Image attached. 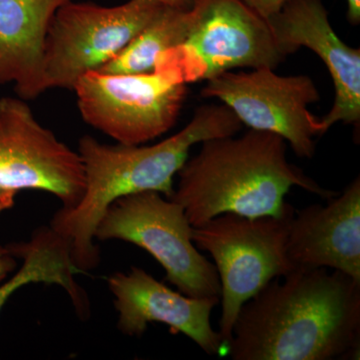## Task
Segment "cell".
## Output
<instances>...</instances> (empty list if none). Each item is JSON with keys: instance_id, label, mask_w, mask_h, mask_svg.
<instances>
[{"instance_id": "obj_7", "label": "cell", "mask_w": 360, "mask_h": 360, "mask_svg": "<svg viewBox=\"0 0 360 360\" xmlns=\"http://www.w3.org/2000/svg\"><path fill=\"white\" fill-rule=\"evenodd\" d=\"M165 7L156 0L116 6L70 0L59 7L45 40L47 89L73 90L80 77L110 63Z\"/></svg>"}, {"instance_id": "obj_15", "label": "cell", "mask_w": 360, "mask_h": 360, "mask_svg": "<svg viewBox=\"0 0 360 360\" xmlns=\"http://www.w3.org/2000/svg\"><path fill=\"white\" fill-rule=\"evenodd\" d=\"M22 259L20 270L0 284V312L16 290L30 283L56 284L66 290L78 314L89 311V302L75 281L82 270L73 264L70 246L53 229H40L28 243L7 245Z\"/></svg>"}, {"instance_id": "obj_11", "label": "cell", "mask_w": 360, "mask_h": 360, "mask_svg": "<svg viewBox=\"0 0 360 360\" xmlns=\"http://www.w3.org/2000/svg\"><path fill=\"white\" fill-rule=\"evenodd\" d=\"M281 51L286 56L307 47L319 56L335 84L330 110L319 118L323 135L338 122H360V51L340 39L328 20L322 0H290L267 20Z\"/></svg>"}, {"instance_id": "obj_16", "label": "cell", "mask_w": 360, "mask_h": 360, "mask_svg": "<svg viewBox=\"0 0 360 360\" xmlns=\"http://www.w3.org/2000/svg\"><path fill=\"white\" fill-rule=\"evenodd\" d=\"M189 23V11L165 6L115 58L97 71L110 75L153 72L158 56L186 39Z\"/></svg>"}, {"instance_id": "obj_13", "label": "cell", "mask_w": 360, "mask_h": 360, "mask_svg": "<svg viewBox=\"0 0 360 360\" xmlns=\"http://www.w3.org/2000/svg\"><path fill=\"white\" fill-rule=\"evenodd\" d=\"M328 205L295 212L286 253L293 269H333L360 281V179Z\"/></svg>"}, {"instance_id": "obj_9", "label": "cell", "mask_w": 360, "mask_h": 360, "mask_svg": "<svg viewBox=\"0 0 360 360\" xmlns=\"http://www.w3.org/2000/svg\"><path fill=\"white\" fill-rule=\"evenodd\" d=\"M201 96L219 99L250 129L283 137L297 158L314 155V139L321 136V127L309 105L321 96L307 75L283 77L269 68L226 71L206 80Z\"/></svg>"}, {"instance_id": "obj_4", "label": "cell", "mask_w": 360, "mask_h": 360, "mask_svg": "<svg viewBox=\"0 0 360 360\" xmlns=\"http://www.w3.org/2000/svg\"><path fill=\"white\" fill-rule=\"evenodd\" d=\"M186 39L162 52L155 72L174 84L208 80L236 68L277 66L288 58L269 21L243 0H193Z\"/></svg>"}, {"instance_id": "obj_2", "label": "cell", "mask_w": 360, "mask_h": 360, "mask_svg": "<svg viewBox=\"0 0 360 360\" xmlns=\"http://www.w3.org/2000/svg\"><path fill=\"white\" fill-rule=\"evenodd\" d=\"M243 125L224 104H205L180 131L153 146H110L89 135L82 136L77 153L84 167V194L77 205L60 208L51 224L68 243L73 264L82 271L96 266L97 224L116 200L143 191H158L169 200L175 174L188 160L191 148L208 139L236 135Z\"/></svg>"}, {"instance_id": "obj_10", "label": "cell", "mask_w": 360, "mask_h": 360, "mask_svg": "<svg viewBox=\"0 0 360 360\" xmlns=\"http://www.w3.org/2000/svg\"><path fill=\"white\" fill-rule=\"evenodd\" d=\"M0 187L45 191L65 208L77 205L85 188L78 153L44 127L18 96L0 98Z\"/></svg>"}, {"instance_id": "obj_12", "label": "cell", "mask_w": 360, "mask_h": 360, "mask_svg": "<svg viewBox=\"0 0 360 360\" xmlns=\"http://www.w3.org/2000/svg\"><path fill=\"white\" fill-rule=\"evenodd\" d=\"M108 283L120 314L118 328L125 335L141 336L149 323L160 322L170 333L191 338L207 354L229 355V348L210 322L212 310L220 302L219 296L182 295L139 267H132L129 274H113Z\"/></svg>"}, {"instance_id": "obj_6", "label": "cell", "mask_w": 360, "mask_h": 360, "mask_svg": "<svg viewBox=\"0 0 360 360\" xmlns=\"http://www.w3.org/2000/svg\"><path fill=\"white\" fill-rule=\"evenodd\" d=\"M193 226L184 207L158 191L116 200L97 224L96 238L120 239L143 248L167 272L180 293L191 297L220 296L217 267L194 245Z\"/></svg>"}, {"instance_id": "obj_17", "label": "cell", "mask_w": 360, "mask_h": 360, "mask_svg": "<svg viewBox=\"0 0 360 360\" xmlns=\"http://www.w3.org/2000/svg\"><path fill=\"white\" fill-rule=\"evenodd\" d=\"M258 15L264 20H269L281 11L286 2L290 0H243Z\"/></svg>"}, {"instance_id": "obj_5", "label": "cell", "mask_w": 360, "mask_h": 360, "mask_svg": "<svg viewBox=\"0 0 360 360\" xmlns=\"http://www.w3.org/2000/svg\"><path fill=\"white\" fill-rule=\"evenodd\" d=\"M293 215L250 219L224 213L193 227L194 245L212 255L219 274V333L227 348L241 307L270 281L293 270L286 253Z\"/></svg>"}, {"instance_id": "obj_1", "label": "cell", "mask_w": 360, "mask_h": 360, "mask_svg": "<svg viewBox=\"0 0 360 360\" xmlns=\"http://www.w3.org/2000/svg\"><path fill=\"white\" fill-rule=\"evenodd\" d=\"M241 307L233 360L359 359L360 281L328 269L291 270Z\"/></svg>"}, {"instance_id": "obj_8", "label": "cell", "mask_w": 360, "mask_h": 360, "mask_svg": "<svg viewBox=\"0 0 360 360\" xmlns=\"http://www.w3.org/2000/svg\"><path fill=\"white\" fill-rule=\"evenodd\" d=\"M72 91L84 122L127 146L146 143L172 129L187 94L186 84H174L155 71H90L78 79Z\"/></svg>"}, {"instance_id": "obj_21", "label": "cell", "mask_w": 360, "mask_h": 360, "mask_svg": "<svg viewBox=\"0 0 360 360\" xmlns=\"http://www.w3.org/2000/svg\"><path fill=\"white\" fill-rule=\"evenodd\" d=\"M165 6L180 11H189L193 7V0H156Z\"/></svg>"}, {"instance_id": "obj_20", "label": "cell", "mask_w": 360, "mask_h": 360, "mask_svg": "<svg viewBox=\"0 0 360 360\" xmlns=\"http://www.w3.org/2000/svg\"><path fill=\"white\" fill-rule=\"evenodd\" d=\"M347 20L352 25L360 22V0H347Z\"/></svg>"}, {"instance_id": "obj_3", "label": "cell", "mask_w": 360, "mask_h": 360, "mask_svg": "<svg viewBox=\"0 0 360 360\" xmlns=\"http://www.w3.org/2000/svg\"><path fill=\"white\" fill-rule=\"evenodd\" d=\"M286 150L283 137L255 129L201 142L200 153L180 168L169 200L181 205L189 224L198 227L224 213L285 217L295 212L284 200L293 186L326 200L335 195L291 165Z\"/></svg>"}, {"instance_id": "obj_19", "label": "cell", "mask_w": 360, "mask_h": 360, "mask_svg": "<svg viewBox=\"0 0 360 360\" xmlns=\"http://www.w3.org/2000/svg\"><path fill=\"white\" fill-rule=\"evenodd\" d=\"M18 191L0 187V213L13 207Z\"/></svg>"}, {"instance_id": "obj_14", "label": "cell", "mask_w": 360, "mask_h": 360, "mask_svg": "<svg viewBox=\"0 0 360 360\" xmlns=\"http://www.w3.org/2000/svg\"><path fill=\"white\" fill-rule=\"evenodd\" d=\"M70 0H0V85L33 101L46 91L45 40L54 14Z\"/></svg>"}, {"instance_id": "obj_18", "label": "cell", "mask_w": 360, "mask_h": 360, "mask_svg": "<svg viewBox=\"0 0 360 360\" xmlns=\"http://www.w3.org/2000/svg\"><path fill=\"white\" fill-rule=\"evenodd\" d=\"M15 255L8 246L0 245V284L4 283L16 266Z\"/></svg>"}]
</instances>
